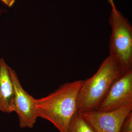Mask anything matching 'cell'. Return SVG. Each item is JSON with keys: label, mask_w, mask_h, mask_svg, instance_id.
Here are the masks:
<instances>
[{"label": "cell", "mask_w": 132, "mask_h": 132, "mask_svg": "<svg viewBox=\"0 0 132 132\" xmlns=\"http://www.w3.org/2000/svg\"><path fill=\"white\" fill-rule=\"evenodd\" d=\"M109 21L112 30L109 55L116 59L125 74L132 71V26L117 9H112Z\"/></svg>", "instance_id": "obj_3"}, {"label": "cell", "mask_w": 132, "mask_h": 132, "mask_svg": "<svg viewBox=\"0 0 132 132\" xmlns=\"http://www.w3.org/2000/svg\"><path fill=\"white\" fill-rule=\"evenodd\" d=\"M132 111V103L110 111H91L80 113L95 132H120L127 115Z\"/></svg>", "instance_id": "obj_5"}, {"label": "cell", "mask_w": 132, "mask_h": 132, "mask_svg": "<svg viewBox=\"0 0 132 132\" xmlns=\"http://www.w3.org/2000/svg\"><path fill=\"white\" fill-rule=\"evenodd\" d=\"M83 80L67 82L47 96L35 99L38 118L51 122L60 132H67L78 113V99Z\"/></svg>", "instance_id": "obj_1"}, {"label": "cell", "mask_w": 132, "mask_h": 132, "mask_svg": "<svg viewBox=\"0 0 132 132\" xmlns=\"http://www.w3.org/2000/svg\"><path fill=\"white\" fill-rule=\"evenodd\" d=\"M132 103V71L125 74L113 85L98 111H113Z\"/></svg>", "instance_id": "obj_6"}, {"label": "cell", "mask_w": 132, "mask_h": 132, "mask_svg": "<svg viewBox=\"0 0 132 132\" xmlns=\"http://www.w3.org/2000/svg\"><path fill=\"white\" fill-rule=\"evenodd\" d=\"M67 132H95L80 113H77L73 118Z\"/></svg>", "instance_id": "obj_8"}, {"label": "cell", "mask_w": 132, "mask_h": 132, "mask_svg": "<svg viewBox=\"0 0 132 132\" xmlns=\"http://www.w3.org/2000/svg\"><path fill=\"white\" fill-rule=\"evenodd\" d=\"M10 69L3 59H0V111L8 113L13 112L14 94Z\"/></svg>", "instance_id": "obj_7"}, {"label": "cell", "mask_w": 132, "mask_h": 132, "mask_svg": "<svg viewBox=\"0 0 132 132\" xmlns=\"http://www.w3.org/2000/svg\"><path fill=\"white\" fill-rule=\"evenodd\" d=\"M4 3L8 6L9 7H11L14 3L15 0H1Z\"/></svg>", "instance_id": "obj_10"}, {"label": "cell", "mask_w": 132, "mask_h": 132, "mask_svg": "<svg viewBox=\"0 0 132 132\" xmlns=\"http://www.w3.org/2000/svg\"><path fill=\"white\" fill-rule=\"evenodd\" d=\"M10 73L14 88L12 112L18 116L21 128H32L38 118L35 98L24 90L15 71L10 68Z\"/></svg>", "instance_id": "obj_4"}, {"label": "cell", "mask_w": 132, "mask_h": 132, "mask_svg": "<svg viewBox=\"0 0 132 132\" xmlns=\"http://www.w3.org/2000/svg\"><path fill=\"white\" fill-rule=\"evenodd\" d=\"M109 2L110 3L111 5V7H112V9L114 10L116 9V7L114 3L113 0H108Z\"/></svg>", "instance_id": "obj_11"}, {"label": "cell", "mask_w": 132, "mask_h": 132, "mask_svg": "<svg viewBox=\"0 0 132 132\" xmlns=\"http://www.w3.org/2000/svg\"><path fill=\"white\" fill-rule=\"evenodd\" d=\"M120 132H132V111L127 115L123 120Z\"/></svg>", "instance_id": "obj_9"}, {"label": "cell", "mask_w": 132, "mask_h": 132, "mask_svg": "<svg viewBox=\"0 0 132 132\" xmlns=\"http://www.w3.org/2000/svg\"><path fill=\"white\" fill-rule=\"evenodd\" d=\"M116 59L109 55L97 72L83 81L79 93L78 112L98 111L114 82L124 75Z\"/></svg>", "instance_id": "obj_2"}]
</instances>
